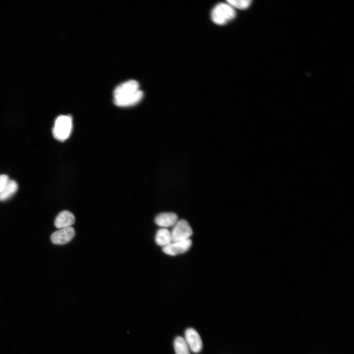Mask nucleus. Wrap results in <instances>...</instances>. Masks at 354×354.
I'll return each mask as SVG.
<instances>
[{"instance_id":"obj_2","label":"nucleus","mask_w":354,"mask_h":354,"mask_svg":"<svg viewBox=\"0 0 354 354\" xmlns=\"http://www.w3.org/2000/svg\"><path fill=\"white\" fill-rule=\"evenodd\" d=\"M236 16L234 8L228 3L217 4L212 9L211 14L212 21L218 25H224Z\"/></svg>"},{"instance_id":"obj_1","label":"nucleus","mask_w":354,"mask_h":354,"mask_svg":"<svg viewBox=\"0 0 354 354\" xmlns=\"http://www.w3.org/2000/svg\"><path fill=\"white\" fill-rule=\"evenodd\" d=\"M72 128V118L69 116L60 115L55 121L53 128L54 138L60 141H63L70 136Z\"/></svg>"},{"instance_id":"obj_4","label":"nucleus","mask_w":354,"mask_h":354,"mask_svg":"<svg viewBox=\"0 0 354 354\" xmlns=\"http://www.w3.org/2000/svg\"><path fill=\"white\" fill-rule=\"evenodd\" d=\"M192 244L190 239L183 241L172 242L166 246L163 247L162 250L166 254L171 256H176L183 254L188 251Z\"/></svg>"},{"instance_id":"obj_9","label":"nucleus","mask_w":354,"mask_h":354,"mask_svg":"<svg viewBox=\"0 0 354 354\" xmlns=\"http://www.w3.org/2000/svg\"><path fill=\"white\" fill-rule=\"evenodd\" d=\"M75 218L73 214L68 211H61L55 220V226L59 229L71 227L75 222Z\"/></svg>"},{"instance_id":"obj_15","label":"nucleus","mask_w":354,"mask_h":354,"mask_svg":"<svg viewBox=\"0 0 354 354\" xmlns=\"http://www.w3.org/2000/svg\"><path fill=\"white\" fill-rule=\"evenodd\" d=\"M9 180L8 176L6 175H0V193L3 190Z\"/></svg>"},{"instance_id":"obj_12","label":"nucleus","mask_w":354,"mask_h":354,"mask_svg":"<svg viewBox=\"0 0 354 354\" xmlns=\"http://www.w3.org/2000/svg\"><path fill=\"white\" fill-rule=\"evenodd\" d=\"M18 189V184L14 180L9 179L2 191L0 193V201H3L8 199L14 194Z\"/></svg>"},{"instance_id":"obj_5","label":"nucleus","mask_w":354,"mask_h":354,"mask_svg":"<svg viewBox=\"0 0 354 354\" xmlns=\"http://www.w3.org/2000/svg\"><path fill=\"white\" fill-rule=\"evenodd\" d=\"M75 235V230L72 227L59 229L52 234L51 240L54 244H64L70 241Z\"/></svg>"},{"instance_id":"obj_8","label":"nucleus","mask_w":354,"mask_h":354,"mask_svg":"<svg viewBox=\"0 0 354 354\" xmlns=\"http://www.w3.org/2000/svg\"><path fill=\"white\" fill-rule=\"evenodd\" d=\"M139 88V84L136 81L131 80L126 81L115 88L114 91V97L133 93L140 89Z\"/></svg>"},{"instance_id":"obj_3","label":"nucleus","mask_w":354,"mask_h":354,"mask_svg":"<svg viewBox=\"0 0 354 354\" xmlns=\"http://www.w3.org/2000/svg\"><path fill=\"white\" fill-rule=\"evenodd\" d=\"M171 233L172 242H175L190 239L193 231L187 221L182 219L178 220L173 226Z\"/></svg>"},{"instance_id":"obj_7","label":"nucleus","mask_w":354,"mask_h":354,"mask_svg":"<svg viewBox=\"0 0 354 354\" xmlns=\"http://www.w3.org/2000/svg\"><path fill=\"white\" fill-rule=\"evenodd\" d=\"M185 340L190 349L195 353L200 352L202 348V341L197 331L189 328L185 332Z\"/></svg>"},{"instance_id":"obj_13","label":"nucleus","mask_w":354,"mask_h":354,"mask_svg":"<svg viewBox=\"0 0 354 354\" xmlns=\"http://www.w3.org/2000/svg\"><path fill=\"white\" fill-rule=\"evenodd\" d=\"M176 354H190L189 347L184 338L178 336L174 341Z\"/></svg>"},{"instance_id":"obj_6","label":"nucleus","mask_w":354,"mask_h":354,"mask_svg":"<svg viewBox=\"0 0 354 354\" xmlns=\"http://www.w3.org/2000/svg\"><path fill=\"white\" fill-rule=\"evenodd\" d=\"M143 92L140 89L122 96L115 97L114 103L120 107H128L134 105L140 102L143 97Z\"/></svg>"},{"instance_id":"obj_14","label":"nucleus","mask_w":354,"mask_h":354,"mask_svg":"<svg viewBox=\"0 0 354 354\" xmlns=\"http://www.w3.org/2000/svg\"><path fill=\"white\" fill-rule=\"evenodd\" d=\"M227 3L233 8H236L240 9H245L248 8L251 3L250 0H227Z\"/></svg>"},{"instance_id":"obj_11","label":"nucleus","mask_w":354,"mask_h":354,"mask_svg":"<svg viewBox=\"0 0 354 354\" xmlns=\"http://www.w3.org/2000/svg\"><path fill=\"white\" fill-rule=\"evenodd\" d=\"M155 240L156 244L163 247L172 242L171 232L166 228L159 229L156 232Z\"/></svg>"},{"instance_id":"obj_10","label":"nucleus","mask_w":354,"mask_h":354,"mask_svg":"<svg viewBox=\"0 0 354 354\" xmlns=\"http://www.w3.org/2000/svg\"><path fill=\"white\" fill-rule=\"evenodd\" d=\"M154 221L158 226L165 228L173 226L178 221V217L174 212H163L157 215Z\"/></svg>"}]
</instances>
